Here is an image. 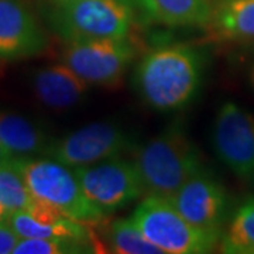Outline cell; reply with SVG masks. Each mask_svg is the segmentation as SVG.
<instances>
[{"label":"cell","mask_w":254,"mask_h":254,"mask_svg":"<svg viewBox=\"0 0 254 254\" xmlns=\"http://www.w3.org/2000/svg\"><path fill=\"white\" fill-rule=\"evenodd\" d=\"M203 55L188 44L157 47L137 63L133 82L147 106L158 112L187 108L199 92Z\"/></svg>","instance_id":"6da1fadb"},{"label":"cell","mask_w":254,"mask_h":254,"mask_svg":"<svg viewBox=\"0 0 254 254\" xmlns=\"http://www.w3.org/2000/svg\"><path fill=\"white\" fill-rule=\"evenodd\" d=\"M41 14L65 43L128 37L136 23L128 0H44Z\"/></svg>","instance_id":"7a4b0ae2"},{"label":"cell","mask_w":254,"mask_h":254,"mask_svg":"<svg viewBox=\"0 0 254 254\" xmlns=\"http://www.w3.org/2000/svg\"><path fill=\"white\" fill-rule=\"evenodd\" d=\"M134 164L145 193L168 199L203 167L199 150L181 126L168 127L140 147Z\"/></svg>","instance_id":"3957f363"},{"label":"cell","mask_w":254,"mask_h":254,"mask_svg":"<svg viewBox=\"0 0 254 254\" xmlns=\"http://www.w3.org/2000/svg\"><path fill=\"white\" fill-rule=\"evenodd\" d=\"M16 163L33 196L51 205L66 218L89 226L102 225L109 218L86 196L71 167L48 157L16 160Z\"/></svg>","instance_id":"277c9868"},{"label":"cell","mask_w":254,"mask_h":254,"mask_svg":"<svg viewBox=\"0 0 254 254\" xmlns=\"http://www.w3.org/2000/svg\"><path fill=\"white\" fill-rule=\"evenodd\" d=\"M131 220L147 240L168 254H203L219 249L222 232L193 226L171 199L148 195L134 209Z\"/></svg>","instance_id":"5b68a950"},{"label":"cell","mask_w":254,"mask_h":254,"mask_svg":"<svg viewBox=\"0 0 254 254\" xmlns=\"http://www.w3.org/2000/svg\"><path fill=\"white\" fill-rule=\"evenodd\" d=\"M137 46L128 37L68 41L61 61L89 85L116 86L137 57Z\"/></svg>","instance_id":"8992f818"},{"label":"cell","mask_w":254,"mask_h":254,"mask_svg":"<svg viewBox=\"0 0 254 254\" xmlns=\"http://www.w3.org/2000/svg\"><path fill=\"white\" fill-rule=\"evenodd\" d=\"M73 170L89 200L109 216L145 193L134 161L123 160L122 157Z\"/></svg>","instance_id":"52a82bcc"},{"label":"cell","mask_w":254,"mask_h":254,"mask_svg":"<svg viewBox=\"0 0 254 254\" xmlns=\"http://www.w3.org/2000/svg\"><path fill=\"white\" fill-rule=\"evenodd\" d=\"M131 145L133 138L123 127L109 122H95L53 140L44 157L78 168L122 157Z\"/></svg>","instance_id":"ba28073f"},{"label":"cell","mask_w":254,"mask_h":254,"mask_svg":"<svg viewBox=\"0 0 254 254\" xmlns=\"http://www.w3.org/2000/svg\"><path fill=\"white\" fill-rule=\"evenodd\" d=\"M218 158L245 182H254V115L235 102L220 106L212 127Z\"/></svg>","instance_id":"9c48e42d"},{"label":"cell","mask_w":254,"mask_h":254,"mask_svg":"<svg viewBox=\"0 0 254 254\" xmlns=\"http://www.w3.org/2000/svg\"><path fill=\"white\" fill-rule=\"evenodd\" d=\"M48 36L27 0H0V60L20 61L44 53Z\"/></svg>","instance_id":"30bf717a"},{"label":"cell","mask_w":254,"mask_h":254,"mask_svg":"<svg viewBox=\"0 0 254 254\" xmlns=\"http://www.w3.org/2000/svg\"><path fill=\"white\" fill-rule=\"evenodd\" d=\"M171 202L193 226L222 232L227 210L226 190L205 165L182 185Z\"/></svg>","instance_id":"8fae6325"},{"label":"cell","mask_w":254,"mask_h":254,"mask_svg":"<svg viewBox=\"0 0 254 254\" xmlns=\"http://www.w3.org/2000/svg\"><path fill=\"white\" fill-rule=\"evenodd\" d=\"M7 222L18 236L24 239L69 237L85 242L93 240L89 225L66 218L60 210L38 199L26 210L10 213Z\"/></svg>","instance_id":"7c38bea8"},{"label":"cell","mask_w":254,"mask_h":254,"mask_svg":"<svg viewBox=\"0 0 254 254\" xmlns=\"http://www.w3.org/2000/svg\"><path fill=\"white\" fill-rule=\"evenodd\" d=\"M36 98L53 110H68L88 95L89 83L64 63L41 66L31 76Z\"/></svg>","instance_id":"4fadbf2b"},{"label":"cell","mask_w":254,"mask_h":254,"mask_svg":"<svg viewBox=\"0 0 254 254\" xmlns=\"http://www.w3.org/2000/svg\"><path fill=\"white\" fill-rule=\"evenodd\" d=\"M145 17L168 27L206 26L216 0H133Z\"/></svg>","instance_id":"5bb4252c"},{"label":"cell","mask_w":254,"mask_h":254,"mask_svg":"<svg viewBox=\"0 0 254 254\" xmlns=\"http://www.w3.org/2000/svg\"><path fill=\"white\" fill-rule=\"evenodd\" d=\"M44 130L14 112H0V143L13 160L46 155L51 144Z\"/></svg>","instance_id":"9a60e30c"},{"label":"cell","mask_w":254,"mask_h":254,"mask_svg":"<svg viewBox=\"0 0 254 254\" xmlns=\"http://www.w3.org/2000/svg\"><path fill=\"white\" fill-rule=\"evenodd\" d=\"M206 26L218 40H254V0H216Z\"/></svg>","instance_id":"2e32d148"},{"label":"cell","mask_w":254,"mask_h":254,"mask_svg":"<svg viewBox=\"0 0 254 254\" xmlns=\"http://www.w3.org/2000/svg\"><path fill=\"white\" fill-rule=\"evenodd\" d=\"M219 252L227 254H254V196L243 202L222 233Z\"/></svg>","instance_id":"e0dca14e"},{"label":"cell","mask_w":254,"mask_h":254,"mask_svg":"<svg viewBox=\"0 0 254 254\" xmlns=\"http://www.w3.org/2000/svg\"><path fill=\"white\" fill-rule=\"evenodd\" d=\"M108 245L112 253L118 254H163L130 219H118L108 229Z\"/></svg>","instance_id":"ac0fdd59"},{"label":"cell","mask_w":254,"mask_h":254,"mask_svg":"<svg viewBox=\"0 0 254 254\" xmlns=\"http://www.w3.org/2000/svg\"><path fill=\"white\" fill-rule=\"evenodd\" d=\"M0 200L9 210V215L26 210L36 200L16 160L0 165Z\"/></svg>","instance_id":"d6986e66"},{"label":"cell","mask_w":254,"mask_h":254,"mask_svg":"<svg viewBox=\"0 0 254 254\" xmlns=\"http://www.w3.org/2000/svg\"><path fill=\"white\" fill-rule=\"evenodd\" d=\"M95 246L91 242L69 237L48 239H24L21 237L13 254H78L93 253Z\"/></svg>","instance_id":"ffe728a7"},{"label":"cell","mask_w":254,"mask_h":254,"mask_svg":"<svg viewBox=\"0 0 254 254\" xmlns=\"http://www.w3.org/2000/svg\"><path fill=\"white\" fill-rule=\"evenodd\" d=\"M21 237L7 220L0 222V254H13Z\"/></svg>","instance_id":"44dd1931"},{"label":"cell","mask_w":254,"mask_h":254,"mask_svg":"<svg viewBox=\"0 0 254 254\" xmlns=\"http://www.w3.org/2000/svg\"><path fill=\"white\" fill-rule=\"evenodd\" d=\"M13 158H11V155L9 154V151L3 147V144L0 143V165L1 164H6L9 163V161H11Z\"/></svg>","instance_id":"7402d4cb"},{"label":"cell","mask_w":254,"mask_h":254,"mask_svg":"<svg viewBox=\"0 0 254 254\" xmlns=\"http://www.w3.org/2000/svg\"><path fill=\"white\" fill-rule=\"evenodd\" d=\"M9 218V210L3 205V202L0 200V222H4Z\"/></svg>","instance_id":"603a6c76"},{"label":"cell","mask_w":254,"mask_h":254,"mask_svg":"<svg viewBox=\"0 0 254 254\" xmlns=\"http://www.w3.org/2000/svg\"><path fill=\"white\" fill-rule=\"evenodd\" d=\"M249 79H250V85L253 86L254 89V64L253 66H252V69H250V76H249Z\"/></svg>","instance_id":"cb8c5ba5"},{"label":"cell","mask_w":254,"mask_h":254,"mask_svg":"<svg viewBox=\"0 0 254 254\" xmlns=\"http://www.w3.org/2000/svg\"><path fill=\"white\" fill-rule=\"evenodd\" d=\"M128 1H133V0H128ZM133 3H134V1H133Z\"/></svg>","instance_id":"d4e9b609"},{"label":"cell","mask_w":254,"mask_h":254,"mask_svg":"<svg viewBox=\"0 0 254 254\" xmlns=\"http://www.w3.org/2000/svg\"><path fill=\"white\" fill-rule=\"evenodd\" d=\"M0 61H1V60H0Z\"/></svg>","instance_id":"484cf974"}]
</instances>
